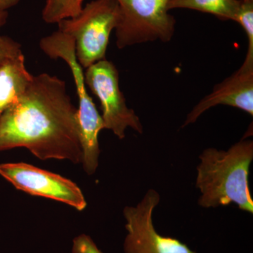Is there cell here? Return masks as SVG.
Listing matches in <instances>:
<instances>
[{
  "label": "cell",
  "instance_id": "6da1fadb",
  "mask_svg": "<svg viewBox=\"0 0 253 253\" xmlns=\"http://www.w3.org/2000/svg\"><path fill=\"white\" fill-rule=\"evenodd\" d=\"M26 148L41 160L82 163L78 109L66 83L42 73L0 116V151Z\"/></svg>",
  "mask_w": 253,
  "mask_h": 253
},
{
  "label": "cell",
  "instance_id": "7a4b0ae2",
  "mask_svg": "<svg viewBox=\"0 0 253 253\" xmlns=\"http://www.w3.org/2000/svg\"><path fill=\"white\" fill-rule=\"evenodd\" d=\"M196 187L202 208L235 204L241 211L253 213L249 189L250 166L253 160V141L242 139L227 151L208 148L199 156Z\"/></svg>",
  "mask_w": 253,
  "mask_h": 253
},
{
  "label": "cell",
  "instance_id": "3957f363",
  "mask_svg": "<svg viewBox=\"0 0 253 253\" xmlns=\"http://www.w3.org/2000/svg\"><path fill=\"white\" fill-rule=\"evenodd\" d=\"M120 20L117 0H94L76 17L58 23L59 31L73 38L76 57L83 68L106 59L110 36Z\"/></svg>",
  "mask_w": 253,
  "mask_h": 253
},
{
  "label": "cell",
  "instance_id": "277c9868",
  "mask_svg": "<svg viewBox=\"0 0 253 253\" xmlns=\"http://www.w3.org/2000/svg\"><path fill=\"white\" fill-rule=\"evenodd\" d=\"M169 0H117L120 20L116 28L119 49L172 39L176 21L168 13Z\"/></svg>",
  "mask_w": 253,
  "mask_h": 253
},
{
  "label": "cell",
  "instance_id": "5b68a950",
  "mask_svg": "<svg viewBox=\"0 0 253 253\" xmlns=\"http://www.w3.org/2000/svg\"><path fill=\"white\" fill-rule=\"evenodd\" d=\"M86 69L84 81L101 103L105 129L112 131L121 139L126 136L128 127L142 134L143 126L139 117L127 107L120 89L119 73L116 66L104 59Z\"/></svg>",
  "mask_w": 253,
  "mask_h": 253
},
{
  "label": "cell",
  "instance_id": "8992f818",
  "mask_svg": "<svg viewBox=\"0 0 253 253\" xmlns=\"http://www.w3.org/2000/svg\"><path fill=\"white\" fill-rule=\"evenodd\" d=\"M161 196L149 189L135 207L123 210L127 231L123 249L126 253H196L175 238L158 234L153 223V213Z\"/></svg>",
  "mask_w": 253,
  "mask_h": 253
},
{
  "label": "cell",
  "instance_id": "52a82bcc",
  "mask_svg": "<svg viewBox=\"0 0 253 253\" xmlns=\"http://www.w3.org/2000/svg\"><path fill=\"white\" fill-rule=\"evenodd\" d=\"M0 175L27 194L60 201L79 211L86 208L84 195L77 184L59 174L17 163L0 164Z\"/></svg>",
  "mask_w": 253,
  "mask_h": 253
},
{
  "label": "cell",
  "instance_id": "ba28073f",
  "mask_svg": "<svg viewBox=\"0 0 253 253\" xmlns=\"http://www.w3.org/2000/svg\"><path fill=\"white\" fill-rule=\"evenodd\" d=\"M217 105L237 108L253 116V64L244 62L232 76L216 84L189 113L181 127L194 123L205 111Z\"/></svg>",
  "mask_w": 253,
  "mask_h": 253
},
{
  "label": "cell",
  "instance_id": "9c48e42d",
  "mask_svg": "<svg viewBox=\"0 0 253 253\" xmlns=\"http://www.w3.org/2000/svg\"><path fill=\"white\" fill-rule=\"evenodd\" d=\"M32 78L23 54L0 65V116L17 101Z\"/></svg>",
  "mask_w": 253,
  "mask_h": 253
},
{
  "label": "cell",
  "instance_id": "30bf717a",
  "mask_svg": "<svg viewBox=\"0 0 253 253\" xmlns=\"http://www.w3.org/2000/svg\"><path fill=\"white\" fill-rule=\"evenodd\" d=\"M241 0H169L168 9H189L208 13L221 20L234 21Z\"/></svg>",
  "mask_w": 253,
  "mask_h": 253
},
{
  "label": "cell",
  "instance_id": "8fae6325",
  "mask_svg": "<svg viewBox=\"0 0 253 253\" xmlns=\"http://www.w3.org/2000/svg\"><path fill=\"white\" fill-rule=\"evenodd\" d=\"M234 21L239 23L247 36L249 47L244 63L253 64V0H241Z\"/></svg>",
  "mask_w": 253,
  "mask_h": 253
},
{
  "label": "cell",
  "instance_id": "7c38bea8",
  "mask_svg": "<svg viewBox=\"0 0 253 253\" xmlns=\"http://www.w3.org/2000/svg\"><path fill=\"white\" fill-rule=\"evenodd\" d=\"M9 13L0 10V29L7 22ZM21 44L9 37L0 35V65L22 54Z\"/></svg>",
  "mask_w": 253,
  "mask_h": 253
},
{
  "label": "cell",
  "instance_id": "4fadbf2b",
  "mask_svg": "<svg viewBox=\"0 0 253 253\" xmlns=\"http://www.w3.org/2000/svg\"><path fill=\"white\" fill-rule=\"evenodd\" d=\"M71 17V0H46L42 11L43 20L46 23H58Z\"/></svg>",
  "mask_w": 253,
  "mask_h": 253
},
{
  "label": "cell",
  "instance_id": "5bb4252c",
  "mask_svg": "<svg viewBox=\"0 0 253 253\" xmlns=\"http://www.w3.org/2000/svg\"><path fill=\"white\" fill-rule=\"evenodd\" d=\"M72 253H104L90 236L82 234L73 240Z\"/></svg>",
  "mask_w": 253,
  "mask_h": 253
},
{
  "label": "cell",
  "instance_id": "9a60e30c",
  "mask_svg": "<svg viewBox=\"0 0 253 253\" xmlns=\"http://www.w3.org/2000/svg\"><path fill=\"white\" fill-rule=\"evenodd\" d=\"M83 0H71V17H76L83 9Z\"/></svg>",
  "mask_w": 253,
  "mask_h": 253
},
{
  "label": "cell",
  "instance_id": "2e32d148",
  "mask_svg": "<svg viewBox=\"0 0 253 253\" xmlns=\"http://www.w3.org/2000/svg\"><path fill=\"white\" fill-rule=\"evenodd\" d=\"M20 0H0V10L7 11L19 3Z\"/></svg>",
  "mask_w": 253,
  "mask_h": 253
}]
</instances>
